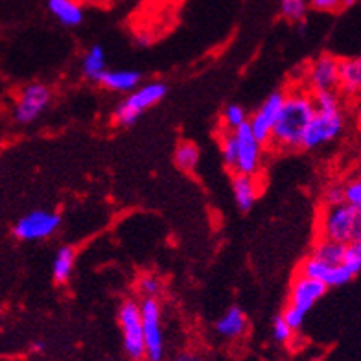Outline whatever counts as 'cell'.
<instances>
[{
  "label": "cell",
  "mask_w": 361,
  "mask_h": 361,
  "mask_svg": "<svg viewBox=\"0 0 361 361\" xmlns=\"http://www.w3.org/2000/svg\"><path fill=\"white\" fill-rule=\"evenodd\" d=\"M312 116H314V102L308 92L295 90L286 94L267 144L279 152L299 149Z\"/></svg>",
  "instance_id": "cell-1"
},
{
  "label": "cell",
  "mask_w": 361,
  "mask_h": 361,
  "mask_svg": "<svg viewBox=\"0 0 361 361\" xmlns=\"http://www.w3.org/2000/svg\"><path fill=\"white\" fill-rule=\"evenodd\" d=\"M312 102H314V116L302 135V142H300L302 149H315L332 142L339 137L345 126V118L339 109V98L334 90L315 92Z\"/></svg>",
  "instance_id": "cell-2"
},
{
  "label": "cell",
  "mask_w": 361,
  "mask_h": 361,
  "mask_svg": "<svg viewBox=\"0 0 361 361\" xmlns=\"http://www.w3.org/2000/svg\"><path fill=\"white\" fill-rule=\"evenodd\" d=\"M319 233L334 242H356L361 238V210L347 203L326 207L319 221Z\"/></svg>",
  "instance_id": "cell-3"
},
{
  "label": "cell",
  "mask_w": 361,
  "mask_h": 361,
  "mask_svg": "<svg viewBox=\"0 0 361 361\" xmlns=\"http://www.w3.org/2000/svg\"><path fill=\"white\" fill-rule=\"evenodd\" d=\"M168 85L162 81H152L142 87L133 89V92L126 96L124 100L120 102L114 109V122L122 128L133 126L147 109H152L153 105L166 96Z\"/></svg>",
  "instance_id": "cell-4"
},
{
  "label": "cell",
  "mask_w": 361,
  "mask_h": 361,
  "mask_svg": "<svg viewBox=\"0 0 361 361\" xmlns=\"http://www.w3.org/2000/svg\"><path fill=\"white\" fill-rule=\"evenodd\" d=\"M118 323L124 339V350L131 361H144V332H142V314L140 302L128 299L122 302L118 310Z\"/></svg>",
  "instance_id": "cell-5"
},
{
  "label": "cell",
  "mask_w": 361,
  "mask_h": 361,
  "mask_svg": "<svg viewBox=\"0 0 361 361\" xmlns=\"http://www.w3.org/2000/svg\"><path fill=\"white\" fill-rule=\"evenodd\" d=\"M146 361H164V334L161 323V305L153 297H144L140 302Z\"/></svg>",
  "instance_id": "cell-6"
},
{
  "label": "cell",
  "mask_w": 361,
  "mask_h": 361,
  "mask_svg": "<svg viewBox=\"0 0 361 361\" xmlns=\"http://www.w3.org/2000/svg\"><path fill=\"white\" fill-rule=\"evenodd\" d=\"M59 227H61L59 214L50 210H32L13 225V236L20 242H35V240L50 238Z\"/></svg>",
  "instance_id": "cell-7"
},
{
  "label": "cell",
  "mask_w": 361,
  "mask_h": 361,
  "mask_svg": "<svg viewBox=\"0 0 361 361\" xmlns=\"http://www.w3.org/2000/svg\"><path fill=\"white\" fill-rule=\"evenodd\" d=\"M52 100V90L43 83H30L20 90L13 109V118L19 124H32L47 111Z\"/></svg>",
  "instance_id": "cell-8"
},
{
  "label": "cell",
  "mask_w": 361,
  "mask_h": 361,
  "mask_svg": "<svg viewBox=\"0 0 361 361\" xmlns=\"http://www.w3.org/2000/svg\"><path fill=\"white\" fill-rule=\"evenodd\" d=\"M234 140H236V164L234 171L236 173H245V176H257L260 170L262 162V146L257 137L251 133L249 124L240 126L233 131Z\"/></svg>",
  "instance_id": "cell-9"
},
{
  "label": "cell",
  "mask_w": 361,
  "mask_h": 361,
  "mask_svg": "<svg viewBox=\"0 0 361 361\" xmlns=\"http://www.w3.org/2000/svg\"><path fill=\"white\" fill-rule=\"evenodd\" d=\"M284 98V90H276V92L269 94V98H266V102L260 105V109L252 114V118L247 120L251 133L257 137V140L260 144H267V140H269L271 129L275 126L276 116H279V111H281Z\"/></svg>",
  "instance_id": "cell-10"
},
{
  "label": "cell",
  "mask_w": 361,
  "mask_h": 361,
  "mask_svg": "<svg viewBox=\"0 0 361 361\" xmlns=\"http://www.w3.org/2000/svg\"><path fill=\"white\" fill-rule=\"evenodd\" d=\"M326 286L323 282L315 281V279H308L305 275H299L293 281L291 286V295H290V308L297 310L299 314L306 317L308 312L314 308L319 302V299H323L326 293Z\"/></svg>",
  "instance_id": "cell-11"
},
{
  "label": "cell",
  "mask_w": 361,
  "mask_h": 361,
  "mask_svg": "<svg viewBox=\"0 0 361 361\" xmlns=\"http://www.w3.org/2000/svg\"><path fill=\"white\" fill-rule=\"evenodd\" d=\"M338 68L339 59L334 56L317 57L308 71V87L314 92H321V90H336L338 89Z\"/></svg>",
  "instance_id": "cell-12"
},
{
  "label": "cell",
  "mask_w": 361,
  "mask_h": 361,
  "mask_svg": "<svg viewBox=\"0 0 361 361\" xmlns=\"http://www.w3.org/2000/svg\"><path fill=\"white\" fill-rule=\"evenodd\" d=\"M258 180L255 176L234 173L233 177V195L234 203L242 212H249L258 200Z\"/></svg>",
  "instance_id": "cell-13"
},
{
  "label": "cell",
  "mask_w": 361,
  "mask_h": 361,
  "mask_svg": "<svg viewBox=\"0 0 361 361\" xmlns=\"http://www.w3.org/2000/svg\"><path fill=\"white\" fill-rule=\"evenodd\" d=\"M247 330V317L243 314V310L240 306H233L228 308L216 323V332L221 338L227 339H238L242 338Z\"/></svg>",
  "instance_id": "cell-14"
},
{
  "label": "cell",
  "mask_w": 361,
  "mask_h": 361,
  "mask_svg": "<svg viewBox=\"0 0 361 361\" xmlns=\"http://www.w3.org/2000/svg\"><path fill=\"white\" fill-rule=\"evenodd\" d=\"M140 72L137 71H107L102 72L98 83L113 92H131L140 83Z\"/></svg>",
  "instance_id": "cell-15"
},
{
  "label": "cell",
  "mask_w": 361,
  "mask_h": 361,
  "mask_svg": "<svg viewBox=\"0 0 361 361\" xmlns=\"http://www.w3.org/2000/svg\"><path fill=\"white\" fill-rule=\"evenodd\" d=\"M338 87L345 94H357L361 87V59L350 57V59H339L338 68Z\"/></svg>",
  "instance_id": "cell-16"
},
{
  "label": "cell",
  "mask_w": 361,
  "mask_h": 361,
  "mask_svg": "<svg viewBox=\"0 0 361 361\" xmlns=\"http://www.w3.org/2000/svg\"><path fill=\"white\" fill-rule=\"evenodd\" d=\"M48 11L56 17L63 26L74 28L83 23V8L78 0H47Z\"/></svg>",
  "instance_id": "cell-17"
},
{
  "label": "cell",
  "mask_w": 361,
  "mask_h": 361,
  "mask_svg": "<svg viewBox=\"0 0 361 361\" xmlns=\"http://www.w3.org/2000/svg\"><path fill=\"white\" fill-rule=\"evenodd\" d=\"M74 262H76V251H74V247H71V245L59 247L52 269V276L57 284L68 282V279L72 276V271H74Z\"/></svg>",
  "instance_id": "cell-18"
},
{
  "label": "cell",
  "mask_w": 361,
  "mask_h": 361,
  "mask_svg": "<svg viewBox=\"0 0 361 361\" xmlns=\"http://www.w3.org/2000/svg\"><path fill=\"white\" fill-rule=\"evenodd\" d=\"M81 71H83L85 78L98 81L102 72L105 71V52L100 44H94V47H90L87 50L85 56H83V61H81Z\"/></svg>",
  "instance_id": "cell-19"
},
{
  "label": "cell",
  "mask_w": 361,
  "mask_h": 361,
  "mask_svg": "<svg viewBox=\"0 0 361 361\" xmlns=\"http://www.w3.org/2000/svg\"><path fill=\"white\" fill-rule=\"evenodd\" d=\"M200 147L195 146L194 142H179L176 147V166L180 171H186V173H192L195 171L197 164H200Z\"/></svg>",
  "instance_id": "cell-20"
},
{
  "label": "cell",
  "mask_w": 361,
  "mask_h": 361,
  "mask_svg": "<svg viewBox=\"0 0 361 361\" xmlns=\"http://www.w3.org/2000/svg\"><path fill=\"white\" fill-rule=\"evenodd\" d=\"M345 245L347 243L334 242V240H326V238H321L317 242V245L314 247V257H317L319 260L326 262V264H341L343 255H345Z\"/></svg>",
  "instance_id": "cell-21"
},
{
  "label": "cell",
  "mask_w": 361,
  "mask_h": 361,
  "mask_svg": "<svg viewBox=\"0 0 361 361\" xmlns=\"http://www.w3.org/2000/svg\"><path fill=\"white\" fill-rule=\"evenodd\" d=\"M330 267H332V264H326V262L319 260L317 257L312 255V257H308L302 264H300L299 275H305L308 276V279H315V281L323 282L324 284L328 273H330Z\"/></svg>",
  "instance_id": "cell-22"
},
{
  "label": "cell",
  "mask_w": 361,
  "mask_h": 361,
  "mask_svg": "<svg viewBox=\"0 0 361 361\" xmlns=\"http://www.w3.org/2000/svg\"><path fill=\"white\" fill-rule=\"evenodd\" d=\"M308 0H281V13L290 23H300L308 11Z\"/></svg>",
  "instance_id": "cell-23"
},
{
  "label": "cell",
  "mask_w": 361,
  "mask_h": 361,
  "mask_svg": "<svg viewBox=\"0 0 361 361\" xmlns=\"http://www.w3.org/2000/svg\"><path fill=\"white\" fill-rule=\"evenodd\" d=\"M354 273L350 269L343 266V264H336V266L330 267V273H328L324 286L326 288H341V286H347L348 282L354 281Z\"/></svg>",
  "instance_id": "cell-24"
},
{
  "label": "cell",
  "mask_w": 361,
  "mask_h": 361,
  "mask_svg": "<svg viewBox=\"0 0 361 361\" xmlns=\"http://www.w3.org/2000/svg\"><path fill=\"white\" fill-rule=\"evenodd\" d=\"M356 4V0H310L308 6L323 13H341Z\"/></svg>",
  "instance_id": "cell-25"
},
{
  "label": "cell",
  "mask_w": 361,
  "mask_h": 361,
  "mask_svg": "<svg viewBox=\"0 0 361 361\" xmlns=\"http://www.w3.org/2000/svg\"><path fill=\"white\" fill-rule=\"evenodd\" d=\"M343 266L350 269L354 275H357L361 271V242H350L345 245V255H343Z\"/></svg>",
  "instance_id": "cell-26"
},
{
  "label": "cell",
  "mask_w": 361,
  "mask_h": 361,
  "mask_svg": "<svg viewBox=\"0 0 361 361\" xmlns=\"http://www.w3.org/2000/svg\"><path fill=\"white\" fill-rule=\"evenodd\" d=\"M224 124L227 126V131H234V129H238L240 126L247 124V113H245V109L240 107V105H228L224 111Z\"/></svg>",
  "instance_id": "cell-27"
},
{
  "label": "cell",
  "mask_w": 361,
  "mask_h": 361,
  "mask_svg": "<svg viewBox=\"0 0 361 361\" xmlns=\"http://www.w3.org/2000/svg\"><path fill=\"white\" fill-rule=\"evenodd\" d=\"M221 157H224L225 164L231 170H234V164H236V140H234L233 131H227L221 137Z\"/></svg>",
  "instance_id": "cell-28"
},
{
  "label": "cell",
  "mask_w": 361,
  "mask_h": 361,
  "mask_svg": "<svg viewBox=\"0 0 361 361\" xmlns=\"http://www.w3.org/2000/svg\"><path fill=\"white\" fill-rule=\"evenodd\" d=\"M161 281H159L157 276L153 275H144L140 281H138V290L144 297H153V299H157L159 293H161Z\"/></svg>",
  "instance_id": "cell-29"
},
{
  "label": "cell",
  "mask_w": 361,
  "mask_h": 361,
  "mask_svg": "<svg viewBox=\"0 0 361 361\" xmlns=\"http://www.w3.org/2000/svg\"><path fill=\"white\" fill-rule=\"evenodd\" d=\"M343 195H345V203L354 207V209L361 210V180L360 179L350 180V183L343 188Z\"/></svg>",
  "instance_id": "cell-30"
},
{
  "label": "cell",
  "mask_w": 361,
  "mask_h": 361,
  "mask_svg": "<svg viewBox=\"0 0 361 361\" xmlns=\"http://www.w3.org/2000/svg\"><path fill=\"white\" fill-rule=\"evenodd\" d=\"M273 338H275V341L282 343V345L290 343L291 338H293V330H291L290 324L286 323L282 315L275 317V321H273Z\"/></svg>",
  "instance_id": "cell-31"
},
{
  "label": "cell",
  "mask_w": 361,
  "mask_h": 361,
  "mask_svg": "<svg viewBox=\"0 0 361 361\" xmlns=\"http://www.w3.org/2000/svg\"><path fill=\"white\" fill-rule=\"evenodd\" d=\"M345 203V195H343V186L341 185H330L324 190V204L332 207V204H341Z\"/></svg>",
  "instance_id": "cell-32"
},
{
  "label": "cell",
  "mask_w": 361,
  "mask_h": 361,
  "mask_svg": "<svg viewBox=\"0 0 361 361\" xmlns=\"http://www.w3.org/2000/svg\"><path fill=\"white\" fill-rule=\"evenodd\" d=\"M173 361H203V357L195 356V354H188V352H186V354H180V356H177Z\"/></svg>",
  "instance_id": "cell-33"
},
{
  "label": "cell",
  "mask_w": 361,
  "mask_h": 361,
  "mask_svg": "<svg viewBox=\"0 0 361 361\" xmlns=\"http://www.w3.org/2000/svg\"><path fill=\"white\" fill-rule=\"evenodd\" d=\"M43 348H44V343H43V341H37V343H35V345H34V350H35V352H41V350H43Z\"/></svg>",
  "instance_id": "cell-34"
},
{
  "label": "cell",
  "mask_w": 361,
  "mask_h": 361,
  "mask_svg": "<svg viewBox=\"0 0 361 361\" xmlns=\"http://www.w3.org/2000/svg\"><path fill=\"white\" fill-rule=\"evenodd\" d=\"M314 361H321V360H314Z\"/></svg>",
  "instance_id": "cell-35"
},
{
  "label": "cell",
  "mask_w": 361,
  "mask_h": 361,
  "mask_svg": "<svg viewBox=\"0 0 361 361\" xmlns=\"http://www.w3.org/2000/svg\"><path fill=\"white\" fill-rule=\"evenodd\" d=\"M0 317H2V314H0Z\"/></svg>",
  "instance_id": "cell-36"
}]
</instances>
